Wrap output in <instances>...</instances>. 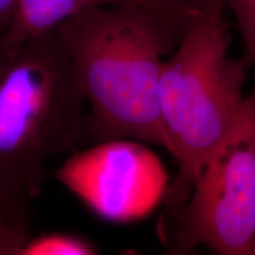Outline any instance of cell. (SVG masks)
Instances as JSON below:
<instances>
[{
	"mask_svg": "<svg viewBox=\"0 0 255 255\" xmlns=\"http://www.w3.org/2000/svg\"><path fill=\"white\" fill-rule=\"evenodd\" d=\"M56 31L87 101L91 142L129 138L165 149L158 82L175 44L158 25L137 9L104 5Z\"/></svg>",
	"mask_w": 255,
	"mask_h": 255,
	"instance_id": "obj_1",
	"label": "cell"
},
{
	"mask_svg": "<svg viewBox=\"0 0 255 255\" xmlns=\"http://www.w3.org/2000/svg\"><path fill=\"white\" fill-rule=\"evenodd\" d=\"M0 36V203L30 208L47 162L90 139L87 101L56 30L6 50Z\"/></svg>",
	"mask_w": 255,
	"mask_h": 255,
	"instance_id": "obj_2",
	"label": "cell"
},
{
	"mask_svg": "<svg viewBox=\"0 0 255 255\" xmlns=\"http://www.w3.org/2000/svg\"><path fill=\"white\" fill-rule=\"evenodd\" d=\"M225 11L223 0H195L186 31L161 69L158 104L165 150L178 167L164 197L174 213L186 202L246 100L247 64L229 53Z\"/></svg>",
	"mask_w": 255,
	"mask_h": 255,
	"instance_id": "obj_3",
	"label": "cell"
},
{
	"mask_svg": "<svg viewBox=\"0 0 255 255\" xmlns=\"http://www.w3.org/2000/svg\"><path fill=\"white\" fill-rule=\"evenodd\" d=\"M174 214L177 252L207 247L218 255H254L255 90Z\"/></svg>",
	"mask_w": 255,
	"mask_h": 255,
	"instance_id": "obj_4",
	"label": "cell"
},
{
	"mask_svg": "<svg viewBox=\"0 0 255 255\" xmlns=\"http://www.w3.org/2000/svg\"><path fill=\"white\" fill-rule=\"evenodd\" d=\"M149 144L109 139L66 157L57 178L104 221L129 223L155 209L168 190V176Z\"/></svg>",
	"mask_w": 255,
	"mask_h": 255,
	"instance_id": "obj_5",
	"label": "cell"
},
{
	"mask_svg": "<svg viewBox=\"0 0 255 255\" xmlns=\"http://www.w3.org/2000/svg\"><path fill=\"white\" fill-rule=\"evenodd\" d=\"M104 5H114V0H18L13 20L1 43L6 50L14 51L85 9Z\"/></svg>",
	"mask_w": 255,
	"mask_h": 255,
	"instance_id": "obj_6",
	"label": "cell"
},
{
	"mask_svg": "<svg viewBox=\"0 0 255 255\" xmlns=\"http://www.w3.org/2000/svg\"><path fill=\"white\" fill-rule=\"evenodd\" d=\"M195 0H114L148 15L176 45L189 24Z\"/></svg>",
	"mask_w": 255,
	"mask_h": 255,
	"instance_id": "obj_7",
	"label": "cell"
},
{
	"mask_svg": "<svg viewBox=\"0 0 255 255\" xmlns=\"http://www.w3.org/2000/svg\"><path fill=\"white\" fill-rule=\"evenodd\" d=\"M30 238V208L0 203V255H21Z\"/></svg>",
	"mask_w": 255,
	"mask_h": 255,
	"instance_id": "obj_8",
	"label": "cell"
},
{
	"mask_svg": "<svg viewBox=\"0 0 255 255\" xmlns=\"http://www.w3.org/2000/svg\"><path fill=\"white\" fill-rule=\"evenodd\" d=\"M98 248L87 239L71 233H47L31 237L21 255H92Z\"/></svg>",
	"mask_w": 255,
	"mask_h": 255,
	"instance_id": "obj_9",
	"label": "cell"
},
{
	"mask_svg": "<svg viewBox=\"0 0 255 255\" xmlns=\"http://www.w3.org/2000/svg\"><path fill=\"white\" fill-rule=\"evenodd\" d=\"M234 14L247 56L255 62V0H223Z\"/></svg>",
	"mask_w": 255,
	"mask_h": 255,
	"instance_id": "obj_10",
	"label": "cell"
},
{
	"mask_svg": "<svg viewBox=\"0 0 255 255\" xmlns=\"http://www.w3.org/2000/svg\"><path fill=\"white\" fill-rule=\"evenodd\" d=\"M18 0H0V36H4L13 20Z\"/></svg>",
	"mask_w": 255,
	"mask_h": 255,
	"instance_id": "obj_11",
	"label": "cell"
},
{
	"mask_svg": "<svg viewBox=\"0 0 255 255\" xmlns=\"http://www.w3.org/2000/svg\"><path fill=\"white\" fill-rule=\"evenodd\" d=\"M254 255H255V241H254Z\"/></svg>",
	"mask_w": 255,
	"mask_h": 255,
	"instance_id": "obj_12",
	"label": "cell"
}]
</instances>
